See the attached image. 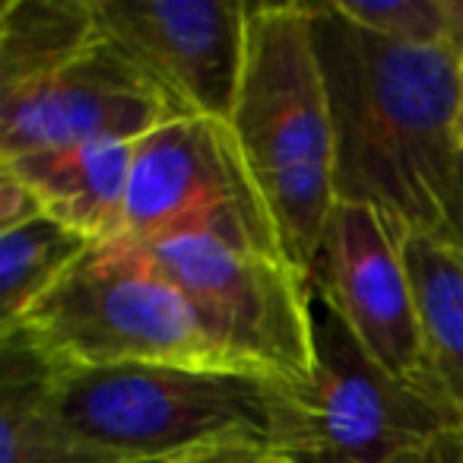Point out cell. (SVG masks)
Returning <instances> with one entry per match:
<instances>
[{"label": "cell", "mask_w": 463, "mask_h": 463, "mask_svg": "<svg viewBox=\"0 0 463 463\" xmlns=\"http://www.w3.org/2000/svg\"><path fill=\"white\" fill-rule=\"evenodd\" d=\"M229 130L283 254L305 279L336 206V143L311 4H251L248 61Z\"/></svg>", "instance_id": "obj_3"}, {"label": "cell", "mask_w": 463, "mask_h": 463, "mask_svg": "<svg viewBox=\"0 0 463 463\" xmlns=\"http://www.w3.org/2000/svg\"><path fill=\"white\" fill-rule=\"evenodd\" d=\"M406 264L431 381L463 416V258L435 232H410Z\"/></svg>", "instance_id": "obj_14"}, {"label": "cell", "mask_w": 463, "mask_h": 463, "mask_svg": "<svg viewBox=\"0 0 463 463\" xmlns=\"http://www.w3.org/2000/svg\"><path fill=\"white\" fill-rule=\"evenodd\" d=\"M35 216H42V206L33 197V191L23 181H16L14 175L0 172V232L16 229V225L29 222Z\"/></svg>", "instance_id": "obj_17"}, {"label": "cell", "mask_w": 463, "mask_h": 463, "mask_svg": "<svg viewBox=\"0 0 463 463\" xmlns=\"http://www.w3.org/2000/svg\"><path fill=\"white\" fill-rule=\"evenodd\" d=\"M315 374L305 387V429L292 463H391L454 429L463 416L387 374L308 283Z\"/></svg>", "instance_id": "obj_7"}, {"label": "cell", "mask_w": 463, "mask_h": 463, "mask_svg": "<svg viewBox=\"0 0 463 463\" xmlns=\"http://www.w3.org/2000/svg\"><path fill=\"white\" fill-rule=\"evenodd\" d=\"M457 143L463 149V58H460V92H457Z\"/></svg>", "instance_id": "obj_22"}, {"label": "cell", "mask_w": 463, "mask_h": 463, "mask_svg": "<svg viewBox=\"0 0 463 463\" xmlns=\"http://www.w3.org/2000/svg\"><path fill=\"white\" fill-rule=\"evenodd\" d=\"M156 463H292L289 454L277 448H258V444H241V448H216V450H200V454L184 457H168V460Z\"/></svg>", "instance_id": "obj_18"}, {"label": "cell", "mask_w": 463, "mask_h": 463, "mask_svg": "<svg viewBox=\"0 0 463 463\" xmlns=\"http://www.w3.org/2000/svg\"><path fill=\"white\" fill-rule=\"evenodd\" d=\"M406 239L410 229L384 210L336 200L308 283L387 374L441 397L425 355Z\"/></svg>", "instance_id": "obj_8"}, {"label": "cell", "mask_w": 463, "mask_h": 463, "mask_svg": "<svg viewBox=\"0 0 463 463\" xmlns=\"http://www.w3.org/2000/svg\"><path fill=\"white\" fill-rule=\"evenodd\" d=\"M336 7L362 29L384 39L448 48L444 0H336Z\"/></svg>", "instance_id": "obj_16"}, {"label": "cell", "mask_w": 463, "mask_h": 463, "mask_svg": "<svg viewBox=\"0 0 463 463\" xmlns=\"http://www.w3.org/2000/svg\"><path fill=\"white\" fill-rule=\"evenodd\" d=\"M134 143H80L0 159V172L33 191L42 213L83 232L96 245L124 239Z\"/></svg>", "instance_id": "obj_11"}, {"label": "cell", "mask_w": 463, "mask_h": 463, "mask_svg": "<svg viewBox=\"0 0 463 463\" xmlns=\"http://www.w3.org/2000/svg\"><path fill=\"white\" fill-rule=\"evenodd\" d=\"M391 463H463V422L454 429H444L441 435L406 450Z\"/></svg>", "instance_id": "obj_19"}, {"label": "cell", "mask_w": 463, "mask_h": 463, "mask_svg": "<svg viewBox=\"0 0 463 463\" xmlns=\"http://www.w3.org/2000/svg\"><path fill=\"white\" fill-rule=\"evenodd\" d=\"M140 248L184 292L203 334L232 365L264 372L298 391L311 384L308 279L289 260L197 235Z\"/></svg>", "instance_id": "obj_5"}, {"label": "cell", "mask_w": 463, "mask_h": 463, "mask_svg": "<svg viewBox=\"0 0 463 463\" xmlns=\"http://www.w3.org/2000/svg\"><path fill=\"white\" fill-rule=\"evenodd\" d=\"M187 118L109 39L58 73L0 96V159L80 143H137L162 124Z\"/></svg>", "instance_id": "obj_10"}, {"label": "cell", "mask_w": 463, "mask_h": 463, "mask_svg": "<svg viewBox=\"0 0 463 463\" xmlns=\"http://www.w3.org/2000/svg\"><path fill=\"white\" fill-rule=\"evenodd\" d=\"M10 330L54 368H235L203 334L184 292L134 241L92 245Z\"/></svg>", "instance_id": "obj_4"}, {"label": "cell", "mask_w": 463, "mask_h": 463, "mask_svg": "<svg viewBox=\"0 0 463 463\" xmlns=\"http://www.w3.org/2000/svg\"><path fill=\"white\" fill-rule=\"evenodd\" d=\"M241 0H96V20L187 118L229 121L248 61Z\"/></svg>", "instance_id": "obj_9"}, {"label": "cell", "mask_w": 463, "mask_h": 463, "mask_svg": "<svg viewBox=\"0 0 463 463\" xmlns=\"http://www.w3.org/2000/svg\"><path fill=\"white\" fill-rule=\"evenodd\" d=\"M438 235L463 258V153H460V165H457V178H454V187H450L448 206H444V222Z\"/></svg>", "instance_id": "obj_20"}, {"label": "cell", "mask_w": 463, "mask_h": 463, "mask_svg": "<svg viewBox=\"0 0 463 463\" xmlns=\"http://www.w3.org/2000/svg\"><path fill=\"white\" fill-rule=\"evenodd\" d=\"M92 245L96 241L83 232L45 213L0 232V330L20 324V317L45 298Z\"/></svg>", "instance_id": "obj_15"}, {"label": "cell", "mask_w": 463, "mask_h": 463, "mask_svg": "<svg viewBox=\"0 0 463 463\" xmlns=\"http://www.w3.org/2000/svg\"><path fill=\"white\" fill-rule=\"evenodd\" d=\"M336 143V200L384 210L410 232H441L460 165L450 48L406 45L311 4Z\"/></svg>", "instance_id": "obj_1"}, {"label": "cell", "mask_w": 463, "mask_h": 463, "mask_svg": "<svg viewBox=\"0 0 463 463\" xmlns=\"http://www.w3.org/2000/svg\"><path fill=\"white\" fill-rule=\"evenodd\" d=\"M444 20H448V48L463 58V0H444Z\"/></svg>", "instance_id": "obj_21"}, {"label": "cell", "mask_w": 463, "mask_h": 463, "mask_svg": "<svg viewBox=\"0 0 463 463\" xmlns=\"http://www.w3.org/2000/svg\"><path fill=\"white\" fill-rule=\"evenodd\" d=\"M54 365L16 330L0 334V463H111L54 412Z\"/></svg>", "instance_id": "obj_12"}, {"label": "cell", "mask_w": 463, "mask_h": 463, "mask_svg": "<svg viewBox=\"0 0 463 463\" xmlns=\"http://www.w3.org/2000/svg\"><path fill=\"white\" fill-rule=\"evenodd\" d=\"M187 235L286 258L239 143L216 118H175L134 143L121 241Z\"/></svg>", "instance_id": "obj_6"}, {"label": "cell", "mask_w": 463, "mask_h": 463, "mask_svg": "<svg viewBox=\"0 0 463 463\" xmlns=\"http://www.w3.org/2000/svg\"><path fill=\"white\" fill-rule=\"evenodd\" d=\"M102 39L96 0H4L0 96L58 73Z\"/></svg>", "instance_id": "obj_13"}, {"label": "cell", "mask_w": 463, "mask_h": 463, "mask_svg": "<svg viewBox=\"0 0 463 463\" xmlns=\"http://www.w3.org/2000/svg\"><path fill=\"white\" fill-rule=\"evenodd\" d=\"M61 422L111 463H156L216 448H277L292 457L305 391L248 368H54Z\"/></svg>", "instance_id": "obj_2"}]
</instances>
